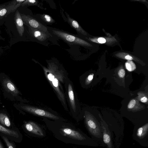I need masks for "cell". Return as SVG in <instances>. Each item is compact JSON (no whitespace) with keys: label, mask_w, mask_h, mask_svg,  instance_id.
<instances>
[{"label":"cell","mask_w":148,"mask_h":148,"mask_svg":"<svg viewBox=\"0 0 148 148\" xmlns=\"http://www.w3.org/2000/svg\"><path fill=\"white\" fill-rule=\"evenodd\" d=\"M25 127L28 131L40 136H44V133L41 128L36 124L32 121L27 122Z\"/></svg>","instance_id":"30bf717a"},{"label":"cell","mask_w":148,"mask_h":148,"mask_svg":"<svg viewBox=\"0 0 148 148\" xmlns=\"http://www.w3.org/2000/svg\"><path fill=\"white\" fill-rule=\"evenodd\" d=\"M3 84L5 90L13 95L16 96L19 93L16 87L9 79L8 78L4 79Z\"/></svg>","instance_id":"7c38bea8"},{"label":"cell","mask_w":148,"mask_h":148,"mask_svg":"<svg viewBox=\"0 0 148 148\" xmlns=\"http://www.w3.org/2000/svg\"><path fill=\"white\" fill-rule=\"evenodd\" d=\"M132 137L140 145L148 147V123L143 125H136L134 129Z\"/></svg>","instance_id":"7a4b0ae2"},{"label":"cell","mask_w":148,"mask_h":148,"mask_svg":"<svg viewBox=\"0 0 148 148\" xmlns=\"http://www.w3.org/2000/svg\"><path fill=\"white\" fill-rule=\"evenodd\" d=\"M98 41L100 43H104L106 42V40L103 37H99L98 39Z\"/></svg>","instance_id":"d4e9b609"},{"label":"cell","mask_w":148,"mask_h":148,"mask_svg":"<svg viewBox=\"0 0 148 148\" xmlns=\"http://www.w3.org/2000/svg\"><path fill=\"white\" fill-rule=\"evenodd\" d=\"M1 136L5 143L8 148H16L14 144L10 141L7 138L2 134H1Z\"/></svg>","instance_id":"44dd1931"},{"label":"cell","mask_w":148,"mask_h":148,"mask_svg":"<svg viewBox=\"0 0 148 148\" xmlns=\"http://www.w3.org/2000/svg\"></svg>","instance_id":"83f0119b"},{"label":"cell","mask_w":148,"mask_h":148,"mask_svg":"<svg viewBox=\"0 0 148 148\" xmlns=\"http://www.w3.org/2000/svg\"><path fill=\"white\" fill-rule=\"evenodd\" d=\"M7 11V10L5 8L0 9V16H4L6 14Z\"/></svg>","instance_id":"cb8c5ba5"},{"label":"cell","mask_w":148,"mask_h":148,"mask_svg":"<svg viewBox=\"0 0 148 148\" xmlns=\"http://www.w3.org/2000/svg\"><path fill=\"white\" fill-rule=\"evenodd\" d=\"M65 13L66 16L67 21L71 26L77 32L83 35H86V32L81 27L78 23L76 20L70 17L66 12H65Z\"/></svg>","instance_id":"4fadbf2b"},{"label":"cell","mask_w":148,"mask_h":148,"mask_svg":"<svg viewBox=\"0 0 148 148\" xmlns=\"http://www.w3.org/2000/svg\"><path fill=\"white\" fill-rule=\"evenodd\" d=\"M124 58L129 61L132 60L133 59V58L129 55H127L125 56L124 57Z\"/></svg>","instance_id":"484cf974"},{"label":"cell","mask_w":148,"mask_h":148,"mask_svg":"<svg viewBox=\"0 0 148 148\" xmlns=\"http://www.w3.org/2000/svg\"><path fill=\"white\" fill-rule=\"evenodd\" d=\"M138 96L136 99L141 102L148 104V96L147 93L142 92H139L137 93Z\"/></svg>","instance_id":"e0dca14e"},{"label":"cell","mask_w":148,"mask_h":148,"mask_svg":"<svg viewBox=\"0 0 148 148\" xmlns=\"http://www.w3.org/2000/svg\"><path fill=\"white\" fill-rule=\"evenodd\" d=\"M23 23L28 26L49 33L47 28L35 18L28 15L20 14Z\"/></svg>","instance_id":"8992f818"},{"label":"cell","mask_w":148,"mask_h":148,"mask_svg":"<svg viewBox=\"0 0 148 148\" xmlns=\"http://www.w3.org/2000/svg\"><path fill=\"white\" fill-rule=\"evenodd\" d=\"M21 108L26 111L36 115L55 120H58L60 119V118L58 116L45 110L38 108L27 106H22Z\"/></svg>","instance_id":"52a82bcc"},{"label":"cell","mask_w":148,"mask_h":148,"mask_svg":"<svg viewBox=\"0 0 148 148\" xmlns=\"http://www.w3.org/2000/svg\"><path fill=\"white\" fill-rule=\"evenodd\" d=\"M126 69L129 71H132L136 68V66L134 63L132 61L128 60L125 64Z\"/></svg>","instance_id":"d6986e66"},{"label":"cell","mask_w":148,"mask_h":148,"mask_svg":"<svg viewBox=\"0 0 148 148\" xmlns=\"http://www.w3.org/2000/svg\"><path fill=\"white\" fill-rule=\"evenodd\" d=\"M28 28L30 34L40 41H44L49 36V33L45 32L36 28L30 27H28Z\"/></svg>","instance_id":"9c48e42d"},{"label":"cell","mask_w":148,"mask_h":148,"mask_svg":"<svg viewBox=\"0 0 148 148\" xmlns=\"http://www.w3.org/2000/svg\"><path fill=\"white\" fill-rule=\"evenodd\" d=\"M0 132L11 137L17 138L19 136L17 132L8 129L1 124H0Z\"/></svg>","instance_id":"9a60e30c"},{"label":"cell","mask_w":148,"mask_h":148,"mask_svg":"<svg viewBox=\"0 0 148 148\" xmlns=\"http://www.w3.org/2000/svg\"><path fill=\"white\" fill-rule=\"evenodd\" d=\"M38 3V1L35 0H26L23 2L21 5L22 6L25 5H37Z\"/></svg>","instance_id":"ffe728a7"},{"label":"cell","mask_w":148,"mask_h":148,"mask_svg":"<svg viewBox=\"0 0 148 148\" xmlns=\"http://www.w3.org/2000/svg\"><path fill=\"white\" fill-rule=\"evenodd\" d=\"M0 148H4L3 145L0 142Z\"/></svg>","instance_id":"4316f807"},{"label":"cell","mask_w":148,"mask_h":148,"mask_svg":"<svg viewBox=\"0 0 148 148\" xmlns=\"http://www.w3.org/2000/svg\"><path fill=\"white\" fill-rule=\"evenodd\" d=\"M41 19L45 23L52 24L55 22V21L50 15L46 14H43L40 16Z\"/></svg>","instance_id":"ac0fdd59"},{"label":"cell","mask_w":148,"mask_h":148,"mask_svg":"<svg viewBox=\"0 0 148 148\" xmlns=\"http://www.w3.org/2000/svg\"><path fill=\"white\" fill-rule=\"evenodd\" d=\"M14 20L18 32L21 36H22L24 31L23 23L20 14L17 10L15 14Z\"/></svg>","instance_id":"8fae6325"},{"label":"cell","mask_w":148,"mask_h":148,"mask_svg":"<svg viewBox=\"0 0 148 148\" xmlns=\"http://www.w3.org/2000/svg\"><path fill=\"white\" fill-rule=\"evenodd\" d=\"M99 115L100 119V123L102 129L103 143L106 146V148H114L112 136L108 125L103 119L101 115L100 114Z\"/></svg>","instance_id":"5b68a950"},{"label":"cell","mask_w":148,"mask_h":148,"mask_svg":"<svg viewBox=\"0 0 148 148\" xmlns=\"http://www.w3.org/2000/svg\"><path fill=\"white\" fill-rule=\"evenodd\" d=\"M119 77L121 78H124L125 75V71L123 68L120 69L117 72Z\"/></svg>","instance_id":"7402d4cb"},{"label":"cell","mask_w":148,"mask_h":148,"mask_svg":"<svg viewBox=\"0 0 148 148\" xmlns=\"http://www.w3.org/2000/svg\"><path fill=\"white\" fill-rule=\"evenodd\" d=\"M0 123L6 127H9L11 126L9 118L5 114L3 113H0Z\"/></svg>","instance_id":"2e32d148"},{"label":"cell","mask_w":148,"mask_h":148,"mask_svg":"<svg viewBox=\"0 0 148 148\" xmlns=\"http://www.w3.org/2000/svg\"><path fill=\"white\" fill-rule=\"evenodd\" d=\"M63 135L78 140H87L93 142H96L93 139L84 135L79 132L69 128H63L61 129Z\"/></svg>","instance_id":"ba28073f"},{"label":"cell","mask_w":148,"mask_h":148,"mask_svg":"<svg viewBox=\"0 0 148 148\" xmlns=\"http://www.w3.org/2000/svg\"><path fill=\"white\" fill-rule=\"evenodd\" d=\"M141 105L139 101L136 99H132L129 103L127 108L128 110L132 111H138L142 108L141 107H143V106Z\"/></svg>","instance_id":"5bb4252c"},{"label":"cell","mask_w":148,"mask_h":148,"mask_svg":"<svg viewBox=\"0 0 148 148\" xmlns=\"http://www.w3.org/2000/svg\"><path fill=\"white\" fill-rule=\"evenodd\" d=\"M55 35L71 45H77L84 46H89V44L84 40L66 32L54 29L52 30Z\"/></svg>","instance_id":"3957f363"},{"label":"cell","mask_w":148,"mask_h":148,"mask_svg":"<svg viewBox=\"0 0 148 148\" xmlns=\"http://www.w3.org/2000/svg\"><path fill=\"white\" fill-rule=\"evenodd\" d=\"M94 75V74L91 73L88 76L85 81L86 84H88L91 83L93 79Z\"/></svg>","instance_id":"603a6c76"},{"label":"cell","mask_w":148,"mask_h":148,"mask_svg":"<svg viewBox=\"0 0 148 148\" xmlns=\"http://www.w3.org/2000/svg\"><path fill=\"white\" fill-rule=\"evenodd\" d=\"M85 123L86 128L93 139L99 145L105 146L102 137V130L100 123L91 114H85Z\"/></svg>","instance_id":"6da1fadb"},{"label":"cell","mask_w":148,"mask_h":148,"mask_svg":"<svg viewBox=\"0 0 148 148\" xmlns=\"http://www.w3.org/2000/svg\"><path fill=\"white\" fill-rule=\"evenodd\" d=\"M66 89L67 91L70 110L73 114H76L77 110L76 98L74 95L72 83L70 80L66 79L65 81Z\"/></svg>","instance_id":"277c9868"}]
</instances>
